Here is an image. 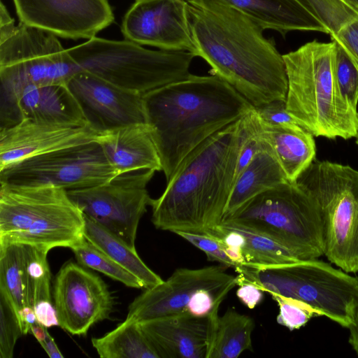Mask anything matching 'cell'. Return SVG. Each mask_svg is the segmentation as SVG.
Listing matches in <instances>:
<instances>
[{"instance_id":"obj_1","label":"cell","mask_w":358,"mask_h":358,"mask_svg":"<svg viewBox=\"0 0 358 358\" xmlns=\"http://www.w3.org/2000/svg\"><path fill=\"white\" fill-rule=\"evenodd\" d=\"M194 55L253 106L286 101L285 64L257 23L219 0H187Z\"/></svg>"},{"instance_id":"obj_2","label":"cell","mask_w":358,"mask_h":358,"mask_svg":"<svg viewBox=\"0 0 358 358\" xmlns=\"http://www.w3.org/2000/svg\"><path fill=\"white\" fill-rule=\"evenodd\" d=\"M143 101L166 182L196 147L255 107L218 76L191 73L143 94Z\"/></svg>"},{"instance_id":"obj_3","label":"cell","mask_w":358,"mask_h":358,"mask_svg":"<svg viewBox=\"0 0 358 358\" xmlns=\"http://www.w3.org/2000/svg\"><path fill=\"white\" fill-rule=\"evenodd\" d=\"M239 120L191 151L161 196L151 198L156 228L207 234L221 224L234 181Z\"/></svg>"},{"instance_id":"obj_4","label":"cell","mask_w":358,"mask_h":358,"mask_svg":"<svg viewBox=\"0 0 358 358\" xmlns=\"http://www.w3.org/2000/svg\"><path fill=\"white\" fill-rule=\"evenodd\" d=\"M336 44L317 40L282 55L287 76L286 107L315 137L345 140L358 134V110L343 98L334 76Z\"/></svg>"},{"instance_id":"obj_5","label":"cell","mask_w":358,"mask_h":358,"mask_svg":"<svg viewBox=\"0 0 358 358\" xmlns=\"http://www.w3.org/2000/svg\"><path fill=\"white\" fill-rule=\"evenodd\" d=\"M85 224L83 213L62 188L0 182V247L72 248L85 239Z\"/></svg>"},{"instance_id":"obj_6","label":"cell","mask_w":358,"mask_h":358,"mask_svg":"<svg viewBox=\"0 0 358 358\" xmlns=\"http://www.w3.org/2000/svg\"><path fill=\"white\" fill-rule=\"evenodd\" d=\"M220 224L268 237L302 259L324 255V229L316 201L298 182H285L254 196Z\"/></svg>"},{"instance_id":"obj_7","label":"cell","mask_w":358,"mask_h":358,"mask_svg":"<svg viewBox=\"0 0 358 358\" xmlns=\"http://www.w3.org/2000/svg\"><path fill=\"white\" fill-rule=\"evenodd\" d=\"M238 285L250 282L263 292L299 300L319 315L349 328L358 307V278L317 259L268 267L242 265Z\"/></svg>"},{"instance_id":"obj_8","label":"cell","mask_w":358,"mask_h":358,"mask_svg":"<svg viewBox=\"0 0 358 358\" xmlns=\"http://www.w3.org/2000/svg\"><path fill=\"white\" fill-rule=\"evenodd\" d=\"M81 70L143 95L190 75L188 51L152 50L129 40L94 36L67 49Z\"/></svg>"},{"instance_id":"obj_9","label":"cell","mask_w":358,"mask_h":358,"mask_svg":"<svg viewBox=\"0 0 358 358\" xmlns=\"http://www.w3.org/2000/svg\"><path fill=\"white\" fill-rule=\"evenodd\" d=\"M296 182L319 208L324 255L345 272H358V171L348 165L314 160Z\"/></svg>"},{"instance_id":"obj_10","label":"cell","mask_w":358,"mask_h":358,"mask_svg":"<svg viewBox=\"0 0 358 358\" xmlns=\"http://www.w3.org/2000/svg\"><path fill=\"white\" fill-rule=\"evenodd\" d=\"M80 70L56 35L20 22L0 43V92L66 84Z\"/></svg>"},{"instance_id":"obj_11","label":"cell","mask_w":358,"mask_h":358,"mask_svg":"<svg viewBox=\"0 0 358 358\" xmlns=\"http://www.w3.org/2000/svg\"><path fill=\"white\" fill-rule=\"evenodd\" d=\"M117 176L96 141L36 155L0 170V182L51 185L66 191L92 187Z\"/></svg>"},{"instance_id":"obj_12","label":"cell","mask_w":358,"mask_h":358,"mask_svg":"<svg viewBox=\"0 0 358 358\" xmlns=\"http://www.w3.org/2000/svg\"><path fill=\"white\" fill-rule=\"evenodd\" d=\"M154 170H138L116 176L85 189L67 191L84 215L101 224L136 249L139 222L150 206L147 186Z\"/></svg>"},{"instance_id":"obj_13","label":"cell","mask_w":358,"mask_h":358,"mask_svg":"<svg viewBox=\"0 0 358 358\" xmlns=\"http://www.w3.org/2000/svg\"><path fill=\"white\" fill-rule=\"evenodd\" d=\"M52 296L59 326L73 335L85 336L94 324L109 319L114 304L105 282L73 262L57 273Z\"/></svg>"},{"instance_id":"obj_14","label":"cell","mask_w":358,"mask_h":358,"mask_svg":"<svg viewBox=\"0 0 358 358\" xmlns=\"http://www.w3.org/2000/svg\"><path fill=\"white\" fill-rule=\"evenodd\" d=\"M227 268L210 266L199 268H178L162 282L145 289L129 306L127 317L137 322L188 314V304L201 289L231 291L238 285L237 275Z\"/></svg>"},{"instance_id":"obj_15","label":"cell","mask_w":358,"mask_h":358,"mask_svg":"<svg viewBox=\"0 0 358 358\" xmlns=\"http://www.w3.org/2000/svg\"><path fill=\"white\" fill-rule=\"evenodd\" d=\"M20 22L69 39L96 36L114 22L108 0H13Z\"/></svg>"},{"instance_id":"obj_16","label":"cell","mask_w":358,"mask_h":358,"mask_svg":"<svg viewBox=\"0 0 358 358\" xmlns=\"http://www.w3.org/2000/svg\"><path fill=\"white\" fill-rule=\"evenodd\" d=\"M121 31L127 40L140 45L193 54L195 50L187 0L136 1L124 17Z\"/></svg>"},{"instance_id":"obj_17","label":"cell","mask_w":358,"mask_h":358,"mask_svg":"<svg viewBox=\"0 0 358 358\" xmlns=\"http://www.w3.org/2000/svg\"><path fill=\"white\" fill-rule=\"evenodd\" d=\"M87 123L99 134L135 123H146L143 95L80 70L66 83Z\"/></svg>"},{"instance_id":"obj_18","label":"cell","mask_w":358,"mask_h":358,"mask_svg":"<svg viewBox=\"0 0 358 358\" xmlns=\"http://www.w3.org/2000/svg\"><path fill=\"white\" fill-rule=\"evenodd\" d=\"M98 135L89 124L33 120L0 128V170L27 158L96 141Z\"/></svg>"},{"instance_id":"obj_19","label":"cell","mask_w":358,"mask_h":358,"mask_svg":"<svg viewBox=\"0 0 358 358\" xmlns=\"http://www.w3.org/2000/svg\"><path fill=\"white\" fill-rule=\"evenodd\" d=\"M0 92V128L24 120L88 124L66 84L29 85Z\"/></svg>"},{"instance_id":"obj_20","label":"cell","mask_w":358,"mask_h":358,"mask_svg":"<svg viewBox=\"0 0 358 358\" xmlns=\"http://www.w3.org/2000/svg\"><path fill=\"white\" fill-rule=\"evenodd\" d=\"M213 315L181 314L138 323L159 358H207Z\"/></svg>"},{"instance_id":"obj_21","label":"cell","mask_w":358,"mask_h":358,"mask_svg":"<svg viewBox=\"0 0 358 358\" xmlns=\"http://www.w3.org/2000/svg\"><path fill=\"white\" fill-rule=\"evenodd\" d=\"M96 141L117 173L162 171L161 159L147 123H135L99 133Z\"/></svg>"},{"instance_id":"obj_22","label":"cell","mask_w":358,"mask_h":358,"mask_svg":"<svg viewBox=\"0 0 358 358\" xmlns=\"http://www.w3.org/2000/svg\"><path fill=\"white\" fill-rule=\"evenodd\" d=\"M238 10L264 29L285 36L292 31L329 34L320 19L296 0H219Z\"/></svg>"},{"instance_id":"obj_23","label":"cell","mask_w":358,"mask_h":358,"mask_svg":"<svg viewBox=\"0 0 358 358\" xmlns=\"http://www.w3.org/2000/svg\"><path fill=\"white\" fill-rule=\"evenodd\" d=\"M261 124L262 136L271 148L288 181H296L315 159L313 136L301 127L273 128Z\"/></svg>"},{"instance_id":"obj_24","label":"cell","mask_w":358,"mask_h":358,"mask_svg":"<svg viewBox=\"0 0 358 358\" xmlns=\"http://www.w3.org/2000/svg\"><path fill=\"white\" fill-rule=\"evenodd\" d=\"M287 181L271 148L265 141L264 148L236 179L224 217L257 194Z\"/></svg>"},{"instance_id":"obj_25","label":"cell","mask_w":358,"mask_h":358,"mask_svg":"<svg viewBox=\"0 0 358 358\" xmlns=\"http://www.w3.org/2000/svg\"><path fill=\"white\" fill-rule=\"evenodd\" d=\"M255 326L252 317L232 308L220 317L214 314L207 358H236L251 350Z\"/></svg>"},{"instance_id":"obj_26","label":"cell","mask_w":358,"mask_h":358,"mask_svg":"<svg viewBox=\"0 0 358 358\" xmlns=\"http://www.w3.org/2000/svg\"><path fill=\"white\" fill-rule=\"evenodd\" d=\"M85 216V238L101 250L121 266L136 276L145 289L152 287L164 281L152 271L124 241L109 230Z\"/></svg>"},{"instance_id":"obj_27","label":"cell","mask_w":358,"mask_h":358,"mask_svg":"<svg viewBox=\"0 0 358 358\" xmlns=\"http://www.w3.org/2000/svg\"><path fill=\"white\" fill-rule=\"evenodd\" d=\"M92 344L102 358H159L138 322L129 317L103 336L92 338Z\"/></svg>"},{"instance_id":"obj_28","label":"cell","mask_w":358,"mask_h":358,"mask_svg":"<svg viewBox=\"0 0 358 358\" xmlns=\"http://www.w3.org/2000/svg\"><path fill=\"white\" fill-rule=\"evenodd\" d=\"M0 292L9 300L18 318L20 310L29 306L27 296L23 245L0 247Z\"/></svg>"},{"instance_id":"obj_29","label":"cell","mask_w":358,"mask_h":358,"mask_svg":"<svg viewBox=\"0 0 358 358\" xmlns=\"http://www.w3.org/2000/svg\"><path fill=\"white\" fill-rule=\"evenodd\" d=\"M234 228L243 236L241 249L245 266L268 267L303 260L293 250L268 237L241 228Z\"/></svg>"},{"instance_id":"obj_30","label":"cell","mask_w":358,"mask_h":358,"mask_svg":"<svg viewBox=\"0 0 358 358\" xmlns=\"http://www.w3.org/2000/svg\"><path fill=\"white\" fill-rule=\"evenodd\" d=\"M27 302L33 309L42 304L54 303L50 292L48 251L31 245H23Z\"/></svg>"},{"instance_id":"obj_31","label":"cell","mask_w":358,"mask_h":358,"mask_svg":"<svg viewBox=\"0 0 358 358\" xmlns=\"http://www.w3.org/2000/svg\"><path fill=\"white\" fill-rule=\"evenodd\" d=\"M79 264L94 269L132 288H144L143 282L85 238L71 248Z\"/></svg>"},{"instance_id":"obj_32","label":"cell","mask_w":358,"mask_h":358,"mask_svg":"<svg viewBox=\"0 0 358 358\" xmlns=\"http://www.w3.org/2000/svg\"><path fill=\"white\" fill-rule=\"evenodd\" d=\"M315 14L329 30V35L358 17V10L343 0H296Z\"/></svg>"},{"instance_id":"obj_33","label":"cell","mask_w":358,"mask_h":358,"mask_svg":"<svg viewBox=\"0 0 358 358\" xmlns=\"http://www.w3.org/2000/svg\"><path fill=\"white\" fill-rule=\"evenodd\" d=\"M335 44L334 76L338 88L344 100L357 110L358 64L341 46Z\"/></svg>"},{"instance_id":"obj_34","label":"cell","mask_w":358,"mask_h":358,"mask_svg":"<svg viewBox=\"0 0 358 358\" xmlns=\"http://www.w3.org/2000/svg\"><path fill=\"white\" fill-rule=\"evenodd\" d=\"M271 296L279 306L277 322L290 331L300 329L312 317L319 316L311 306L299 300L278 294H271Z\"/></svg>"},{"instance_id":"obj_35","label":"cell","mask_w":358,"mask_h":358,"mask_svg":"<svg viewBox=\"0 0 358 358\" xmlns=\"http://www.w3.org/2000/svg\"><path fill=\"white\" fill-rule=\"evenodd\" d=\"M22 335L16 313L7 297L0 292V358H12L15 343Z\"/></svg>"},{"instance_id":"obj_36","label":"cell","mask_w":358,"mask_h":358,"mask_svg":"<svg viewBox=\"0 0 358 358\" xmlns=\"http://www.w3.org/2000/svg\"><path fill=\"white\" fill-rule=\"evenodd\" d=\"M174 233L202 250L209 261L217 262L225 267L235 268V264L226 254L219 238L210 234L187 231H178Z\"/></svg>"},{"instance_id":"obj_37","label":"cell","mask_w":358,"mask_h":358,"mask_svg":"<svg viewBox=\"0 0 358 358\" xmlns=\"http://www.w3.org/2000/svg\"><path fill=\"white\" fill-rule=\"evenodd\" d=\"M255 108L261 122L266 127L287 129L301 127L288 112L285 101L276 100Z\"/></svg>"},{"instance_id":"obj_38","label":"cell","mask_w":358,"mask_h":358,"mask_svg":"<svg viewBox=\"0 0 358 358\" xmlns=\"http://www.w3.org/2000/svg\"><path fill=\"white\" fill-rule=\"evenodd\" d=\"M330 37L331 41L341 46L358 64V17L330 35Z\"/></svg>"},{"instance_id":"obj_39","label":"cell","mask_w":358,"mask_h":358,"mask_svg":"<svg viewBox=\"0 0 358 358\" xmlns=\"http://www.w3.org/2000/svg\"><path fill=\"white\" fill-rule=\"evenodd\" d=\"M238 286L236 296L248 308L252 309L262 301L263 291L257 286L250 282H243Z\"/></svg>"},{"instance_id":"obj_40","label":"cell","mask_w":358,"mask_h":358,"mask_svg":"<svg viewBox=\"0 0 358 358\" xmlns=\"http://www.w3.org/2000/svg\"><path fill=\"white\" fill-rule=\"evenodd\" d=\"M13 19L9 15L6 6L1 2L0 6V43L10 38L17 30Z\"/></svg>"},{"instance_id":"obj_41","label":"cell","mask_w":358,"mask_h":358,"mask_svg":"<svg viewBox=\"0 0 358 358\" xmlns=\"http://www.w3.org/2000/svg\"><path fill=\"white\" fill-rule=\"evenodd\" d=\"M18 320L23 335L30 333L31 327L37 322L34 310L30 306H26L20 310Z\"/></svg>"},{"instance_id":"obj_42","label":"cell","mask_w":358,"mask_h":358,"mask_svg":"<svg viewBox=\"0 0 358 358\" xmlns=\"http://www.w3.org/2000/svg\"><path fill=\"white\" fill-rule=\"evenodd\" d=\"M43 350L46 352L48 355L51 358H63L64 355L59 350L57 344L55 343L53 338L48 331H46V336L44 341L39 343Z\"/></svg>"},{"instance_id":"obj_43","label":"cell","mask_w":358,"mask_h":358,"mask_svg":"<svg viewBox=\"0 0 358 358\" xmlns=\"http://www.w3.org/2000/svg\"><path fill=\"white\" fill-rule=\"evenodd\" d=\"M348 329L350 330L349 343L358 356V307L354 323Z\"/></svg>"},{"instance_id":"obj_44","label":"cell","mask_w":358,"mask_h":358,"mask_svg":"<svg viewBox=\"0 0 358 358\" xmlns=\"http://www.w3.org/2000/svg\"><path fill=\"white\" fill-rule=\"evenodd\" d=\"M47 329L48 328L36 322L31 327L30 333L34 336L38 343H41L45 338Z\"/></svg>"},{"instance_id":"obj_45","label":"cell","mask_w":358,"mask_h":358,"mask_svg":"<svg viewBox=\"0 0 358 358\" xmlns=\"http://www.w3.org/2000/svg\"><path fill=\"white\" fill-rule=\"evenodd\" d=\"M358 10V0H343Z\"/></svg>"},{"instance_id":"obj_46","label":"cell","mask_w":358,"mask_h":358,"mask_svg":"<svg viewBox=\"0 0 358 358\" xmlns=\"http://www.w3.org/2000/svg\"><path fill=\"white\" fill-rule=\"evenodd\" d=\"M356 138H357L356 143H357V145H358V134H357V137H356Z\"/></svg>"},{"instance_id":"obj_47","label":"cell","mask_w":358,"mask_h":358,"mask_svg":"<svg viewBox=\"0 0 358 358\" xmlns=\"http://www.w3.org/2000/svg\"><path fill=\"white\" fill-rule=\"evenodd\" d=\"M143 1V0H136V1Z\"/></svg>"}]
</instances>
